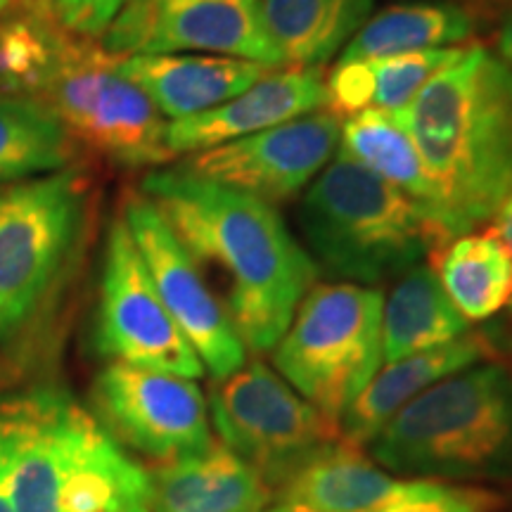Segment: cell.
I'll return each mask as SVG.
<instances>
[{
    "label": "cell",
    "instance_id": "1",
    "mask_svg": "<svg viewBox=\"0 0 512 512\" xmlns=\"http://www.w3.org/2000/svg\"><path fill=\"white\" fill-rule=\"evenodd\" d=\"M140 192L159 209L202 275L214 273L216 297L245 349L256 356L273 351L318 283L316 261L275 204L183 166L147 174Z\"/></svg>",
    "mask_w": 512,
    "mask_h": 512
},
{
    "label": "cell",
    "instance_id": "2",
    "mask_svg": "<svg viewBox=\"0 0 512 512\" xmlns=\"http://www.w3.org/2000/svg\"><path fill=\"white\" fill-rule=\"evenodd\" d=\"M0 81L112 162L140 169L171 159L152 100L121 74L117 55L62 27L53 0H29L0 22Z\"/></svg>",
    "mask_w": 512,
    "mask_h": 512
},
{
    "label": "cell",
    "instance_id": "3",
    "mask_svg": "<svg viewBox=\"0 0 512 512\" xmlns=\"http://www.w3.org/2000/svg\"><path fill=\"white\" fill-rule=\"evenodd\" d=\"M392 117L437 188L448 240L494 221L512 190V69L479 43Z\"/></svg>",
    "mask_w": 512,
    "mask_h": 512
},
{
    "label": "cell",
    "instance_id": "4",
    "mask_svg": "<svg viewBox=\"0 0 512 512\" xmlns=\"http://www.w3.org/2000/svg\"><path fill=\"white\" fill-rule=\"evenodd\" d=\"M0 484L15 512H150L147 472L60 389L0 403Z\"/></svg>",
    "mask_w": 512,
    "mask_h": 512
},
{
    "label": "cell",
    "instance_id": "5",
    "mask_svg": "<svg viewBox=\"0 0 512 512\" xmlns=\"http://www.w3.org/2000/svg\"><path fill=\"white\" fill-rule=\"evenodd\" d=\"M366 448L392 475L512 489V370L494 358L444 377Z\"/></svg>",
    "mask_w": 512,
    "mask_h": 512
},
{
    "label": "cell",
    "instance_id": "6",
    "mask_svg": "<svg viewBox=\"0 0 512 512\" xmlns=\"http://www.w3.org/2000/svg\"><path fill=\"white\" fill-rule=\"evenodd\" d=\"M297 219L318 271L356 285L399 278L441 249L430 221L401 190L342 155L313 178Z\"/></svg>",
    "mask_w": 512,
    "mask_h": 512
},
{
    "label": "cell",
    "instance_id": "7",
    "mask_svg": "<svg viewBox=\"0 0 512 512\" xmlns=\"http://www.w3.org/2000/svg\"><path fill=\"white\" fill-rule=\"evenodd\" d=\"M88 183L72 169L0 183V339L34 323L74 264Z\"/></svg>",
    "mask_w": 512,
    "mask_h": 512
},
{
    "label": "cell",
    "instance_id": "8",
    "mask_svg": "<svg viewBox=\"0 0 512 512\" xmlns=\"http://www.w3.org/2000/svg\"><path fill=\"white\" fill-rule=\"evenodd\" d=\"M384 294L356 283L313 285L273 347L294 392L339 422L382 368Z\"/></svg>",
    "mask_w": 512,
    "mask_h": 512
},
{
    "label": "cell",
    "instance_id": "9",
    "mask_svg": "<svg viewBox=\"0 0 512 512\" xmlns=\"http://www.w3.org/2000/svg\"><path fill=\"white\" fill-rule=\"evenodd\" d=\"M209 413L221 444L245 460L273 494L342 444L339 422L320 413L261 361H247L233 375L216 380Z\"/></svg>",
    "mask_w": 512,
    "mask_h": 512
},
{
    "label": "cell",
    "instance_id": "10",
    "mask_svg": "<svg viewBox=\"0 0 512 512\" xmlns=\"http://www.w3.org/2000/svg\"><path fill=\"white\" fill-rule=\"evenodd\" d=\"M95 347L112 363L197 380L204 366L152 285L124 219L110 226L102 259Z\"/></svg>",
    "mask_w": 512,
    "mask_h": 512
},
{
    "label": "cell",
    "instance_id": "11",
    "mask_svg": "<svg viewBox=\"0 0 512 512\" xmlns=\"http://www.w3.org/2000/svg\"><path fill=\"white\" fill-rule=\"evenodd\" d=\"M91 413L121 448L157 465L214 444L209 403L197 382L181 375L110 363L93 382Z\"/></svg>",
    "mask_w": 512,
    "mask_h": 512
},
{
    "label": "cell",
    "instance_id": "12",
    "mask_svg": "<svg viewBox=\"0 0 512 512\" xmlns=\"http://www.w3.org/2000/svg\"><path fill=\"white\" fill-rule=\"evenodd\" d=\"M102 48L117 57L202 53L283 67L261 0H126Z\"/></svg>",
    "mask_w": 512,
    "mask_h": 512
},
{
    "label": "cell",
    "instance_id": "13",
    "mask_svg": "<svg viewBox=\"0 0 512 512\" xmlns=\"http://www.w3.org/2000/svg\"><path fill=\"white\" fill-rule=\"evenodd\" d=\"M121 219L143 256L159 299L197 351L204 370L214 380H223L245 366L247 349L226 309L155 204L140 190L133 192L126 197Z\"/></svg>",
    "mask_w": 512,
    "mask_h": 512
},
{
    "label": "cell",
    "instance_id": "14",
    "mask_svg": "<svg viewBox=\"0 0 512 512\" xmlns=\"http://www.w3.org/2000/svg\"><path fill=\"white\" fill-rule=\"evenodd\" d=\"M342 119L318 110L185 157L183 169L268 204L299 195L337 155Z\"/></svg>",
    "mask_w": 512,
    "mask_h": 512
},
{
    "label": "cell",
    "instance_id": "15",
    "mask_svg": "<svg viewBox=\"0 0 512 512\" xmlns=\"http://www.w3.org/2000/svg\"><path fill=\"white\" fill-rule=\"evenodd\" d=\"M325 110V67H273L252 86L197 117L166 121L171 159L219 147Z\"/></svg>",
    "mask_w": 512,
    "mask_h": 512
},
{
    "label": "cell",
    "instance_id": "16",
    "mask_svg": "<svg viewBox=\"0 0 512 512\" xmlns=\"http://www.w3.org/2000/svg\"><path fill=\"white\" fill-rule=\"evenodd\" d=\"M494 358H501L496 332L470 330L441 347L387 363V368L377 370L366 389L344 411L339 420L342 441L347 446L366 448L415 396L427 392L458 370L482 361H494Z\"/></svg>",
    "mask_w": 512,
    "mask_h": 512
},
{
    "label": "cell",
    "instance_id": "17",
    "mask_svg": "<svg viewBox=\"0 0 512 512\" xmlns=\"http://www.w3.org/2000/svg\"><path fill=\"white\" fill-rule=\"evenodd\" d=\"M119 69L166 121H178L223 105L273 67L230 55L176 53L119 57Z\"/></svg>",
    "mask_w": 512,
    "mask_h": 512
},
{
    "label": "cell",
    "instance_id": "18",
    "mask_svg": "<svg viewBox=\"0 0 512 512\" xmlns=\"http://www.w3.org/2000/svg\"><path fill=\"white\" fill-rule=\"evenodd\" d=\"M147 472L150 512H261L273 489L221 441Z\"/></svg>",
    "mask_w": 512,
    "mask_h": 512
},
{
    "label": "cell",
    "instance_id": "19",
    "mask_svg": "<svg viewBox=\"0 0 512 512\" xmlns=\"http://www.w3.org/2000/svg\"><path fill=\"white\" fill-rule=\"evenodd\" d=\"M411 484L342 441L294 475L273 503L285 512H370L406 494Z\"/></svg>",
    "mask_w": 512,
    "mask_h": 512
},
{
    "label": "cell",
    "instance_id": "20",
    "mask_svg": "<svg viewBox=\"0 0 512 512\" xmlns=\"http://www.w3.org/2000/svg\"><path fill=\"white\" fill-rule=\"evenodd\" d=\"M337 150V155L366 166L382 181L401 190L430 221L434 233L439 235L441 247L451 242L444 228L437 188L427 176L418 147L392 114L368 110L344 119Z\"/></svg>",
    "mask_w": 512,
    "mask_h": 512
},
{
    "label": "cell",
    "instance_id": "21",
    "mask_svg": "<svg viewBox=\"0 0 512 512\" xmlns=\"http://www.w3.org/2000/svg\"><path fill=\"white\" fill-rule=\"evenodd\" d=\"M375 0H261L283 67H325L373 15Z\"/></svg>",
    "mask_w": 512,
    "mask_h": 512
},
{
    "label": "cell",
    "instance_id": "22",
    "mask_svg": "<svg viewBox=\"0 0 512 512\" xmlns=\"http://www.w3.org/2000/svg\"><path fill=\"white\" fill-rule=\"evenodd\" d=\"M432 266H413L396 278L382 309V356L387 363L441 347L470 332Z\"/></svg>",
    "mask_w": 512,
    "mask_h": 512
},
{
    "label": "cell",
    "instance_id": "23",
    "mask_svg": "<svg viewBox=\"0 0 512 512\" xmlns=\"http://www.w3.org/2000/svg\"><path fill=\"white\" fill-rule=\"evenodd\" d=\"M434 273L467 323L512 306V254L494 228L458 235L432 254Z\"/></svg>",
    "mask_w": 512,
    "mask_h": 512
},
{
    "label": "cell",
    "instance_id": "24",
    "mask_svg": "<svg viewBox=\"0 0 512 512\" xmlns=\"http://www.w3.org/2000/svg\"><path fill=\"white\" fill-rule=\"evenodd\" d=\"M475 34V15L456 0L389 5L356 31L339 60H368L418 50L456 48Z\"/></svg>",
    "mask_w": 512,
    "mask_h": 512
},
{
    "label": "cell",
    "instance_id": "25",
    "mask_svg": "<svg viewBox=\"0 0 512 512\" xmlns=\"http://www.w3.org/2000/svg\"><path fill=\"white\" fill-rule=\"evenodd\" d=\"M74 138L41 102L0 93V183L69 169Z\"/></svg>",
    "mask_w": 512,
    "mask_h": 512
},
{
    "label": "cell",
    "instance_id": "26",
    "mask_svg": "<svg viewBox=\"0 0 512 512\" xmlns=\"http://www.w3.org/2000/svg\"><path fill=\"white\" fill-rule=\"evenodd\" d=\"M460 50L463 46L356 60L366 86V112L396 114L403 110L441 69L456 60Z\"/></svg>",
    "mask_w": 512,
    "mask_h": 512
},
{
    "label": "cell",
    "instance_id": "27",
    "mask_svg": "<svg viewBox=\"0 0 512 512\" xmlns=\"http://www.w3.org/2000/svg\"><path fill=\"white\" fill-rule=\"evenodd\" d=\"M505 505L508 498L489 486L413 479L406 494L370 512H501Z\"/></svg>",
    "mask_w": 512,
    "mask_h": 512
},
{
    "label": "cell",
    "instance_id": "28",
    "mask_svg": "<svg viewBox=\"0 0 512 512\" xmlns=\"http://www.w3.org/2000/svg\"><path fill=\"white\" fill-rule=\"evenodd\" d=\"M126 0H53L62 27L86 38H102Z\"/></svg>",
    "mask_w": 512,
    "mask_h": 512
},
{
    "label": "cell",
    "instance_id": "29",
    "mask_svg": "<svg viewBox=\"0 0 512 512\" xmlns=\"http://www.w3.org/2000/svg\"><path fill=\"white\" fill-rule=\"evenodd\" d=\"M494 230L501 235V240L508 245L510 254H512V190H510V195L505 197L503 207L498 209V214L494 216Z\"/></svg>",
    "mask_w": 512,
    "mask_h": 512
},
{
    "label": "cell",
    "instance_id": "30",
    "mask_svg": "<svg viewBox=\"0 0 512 512\" xmlns=\"http://www.w3.org/2000/svg\"><path fill=\"white\" fill-rule=\"evenodd\" d=\"M498 57L512 69V10L505 15L498 31Z\"/></svg>",
    "mask_w": 512,
    "mask_h": 512
},
{
    "label": "cell",
    "instance_id": "31",
    "mask_svg": "<svg viewBox=\"0 0 512 512\" xmlns=\"http://www.w3.org/2000/svg\"><path fill=\"white\" fill-rule=\"evenodd\" d=\"M27 3L29 0H0V22H5L10 15H15V12Z\"/></svg>",
    "mask_w": 512,
    "mask_h": 512
},
{
    "label": "cell",
    "instance_id": "32",
    "mask_svg": "<svg viewBox=\"0 0 512 512\" xmlns=\"http://www.w3.org/2000/svg\"><path fill=\"white\" fill-rule=\"evenodd\" d=\"M498 351H501V358H505V363L512 370V328L505 337H498Z\"/></svg>",
    "mask_w": 512,
    "mask_h": 512
},
{
    "label": "cell",
    "instance_id": "33",
    "mask_svg": "<svg viewBox=\"0 0 512 512\" xmlns=\"http://www.w3.org/2000/svg\"><path fill=\"white\" fill-rule=\"evenodd\" d=\"M0 512H15V510H12L10 501H8V496H5L3 484H0Z\"/></svg>",
    "mask_w": 512,
    "mask_h": 512
},
{
    "label": "cell",
    "instance_id": "34",
    "mask_svg": "<svg viewBox=\"0 0 512 512\" xmlns=\"http://www.w3.org/2000/svg\"><path fill=\"white\" fill-rule=\"evenodd\" d=\"M261 512H285V510H283V508H280V505H273V508H271V510H268V508H266V510H261Z\"/></svg>",
    "mask_w": 512,
    "mask_h": 512
}]
</instances>
